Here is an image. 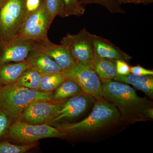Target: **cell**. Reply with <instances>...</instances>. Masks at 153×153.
<instances>
[{
    "label": "cell",
    "instance_id": "28",
    "mask_svg": "<svg viewBox=\"0 0 153 153\" xmlns=\"http://www.w3.org/2000/svg\"><path fill=\"white\" fill-rule=\"evenodd\" d=\"M41 3L40 0H26V7L28 14L38 10Z\"/></svg>",
    "mask_w": 153,
    "mask_h": 153
},
{
    "label": "cell",
    "instance_id": "19",
    "mask_svg": "<svg viewBox=\"0 0 153 153\" xmlns=\"http://www.w3.org/2000/svg\"><path fill=\"white\" fill-rule=\"evenodd\" d=\"M42 75L38 70L30 66L15 83L19 86L38 91Z\"/></svg>",
    "mask_w": 153,
    "mask_h": 153
},
{
    "label": "cell",
    "instance_id": "10",
    "mask_svg": "<svg viewBox=\"0 0 153 153\" xmlns=\"http://www.w3.org/2000/svg\"><path fill=\"white\" fill-rule=\"evenodd\" d=\"M50 101H37L25 109L22 115L28 123L41 124L50 121L60 110L62 103H53Z\"/></svg>",
    "mask_w": 153,
    "mask_h": 153
},
{
    "label": "cell",
    "instance_id": "23",
    "mask_svg": "<svg viewBox=\"0 0 153 153\" xmlns=\"http://www.w3.org/2000/svg\"><path fill=\"white\" fill-rule=\"evenodd\" d=\"M64 3L63 18L69 16H80L85 13V9L79 0H63Z\"/></svg>",
    "mask_w": 153,
    "mask_h": 153
},
{
    "label": "cell",
    "instance_id": "18",
    "mask_svg": "<svg viewBox=\"0 0 153 153\" xmlns=\"http://www.w3.org/2000/svg\"><path fill=\"white\" fill-rule=\"evenodd\" d=\"M91 63L101 80L113 79L117 74L116 60L94 56Z\"/></svg>",
    "mask_w": 153,
    "mask_h": 153
},
{
    "label": "cell",
    "instance_id": "21",
    "mask_svg": "<svg viewBox=\"0 0 153 153\" xmlns=\"http://www.w3.org/2000/svg\"><path fill=\"white\" fill-rule=\"evenodd\" d=\"M82 5L94 4L102 6L111 14L125 13V11L122 8L121 4L117 0H79Z\"/></svg>",
    "mask_w": 153,
    "mask_h": 153
},
{
    "label": "cell",
    "instance_id": "26",
    "mask_svg": "<svg viewBox=\"0 0 153 153\" xmlns=\"http://www.w3.org/2000/svg\"><path fill=\"white\" fill-rule=\"evenodd\" d=\"M9 117L6 113L0 109V137L2 136L8 128Z\"/></svg>",
    "mask_w": 153,
    "mask_h": 153
},
{
    "label": "cell",
    "instance_id": "17",
    "mask_svg": "<svg viewBox=\"0 0 153 153\" xmlns=\"http://www.w3.org/2000/svg\"><path fill=\"white\" fill-rule=\"evenodd\" d=\"M83 93L82 88L76 82L69 78L63 82L52 93V100L61 101Z\"/></svg>",
    "mask_w": 153,
    "mask_h": 153
},
{
    "label": "cell",
    "instance_id": "5",
    "mask_svg": "<svg viewBox=\"0 0 153 153\" xmlns=\"http://www.w3.org/2000/svg\"><path fill=\"white\" fill-rule=\"evenodd\" d=\"M63 73L65 78L76 82L81 88L83 93L95 99L103 98L102 82L94 68L91 62L75 63Z\"/></svg>",
    "mask_w": 153,
    "mask_h": 153
},
{
    "label": "cell",
    "instance_id": "31",
    "mask_svg": "<svg viewBox=\"0 0 153 153\" xmlns=\"http://www.w3.org/2000/svg\"><path fill=\"white\" fill-rule=\"evenodd\" d=\"M117 1H118L121 4H122L123 0H117Z\"/></svg>",
    "mask_w": 153,
    "mask_h": 153
},
{
    "label": "cell",
    "instance_id": "8",
    "mask_svg": "<svg viewBox=\"0 0 153 153\" xmlns=\"http://www.w3.org/2000/svg\"><path fill=\"white\" fill-rule=\"evenodd\" d=\"M60 44L68 49L75 63H91L94 57L91 34L85 28L76 34L67 33Z\"/></svg>",
    "mask_w": 153,
    "mask_h": 153
},
{
    "label": "cell",
    "instance_id": "2",
    "mask_svg": "<svg viewBox=\"0 0 153 153\" xmlns=\"http://www.w3.org/2000/svg\"><path fill=\"white\" fill-rule=\"evenodd\" d=\"M52 92L33 90L16 83L0 87V109L10 117L17 119L25 109L37 101H51Z\"/></svg>",
    "mask_w": 153,
    "mask_h": 153
},
{
    "label": "cell",
    "instance_id": "15",
    "mask_svg": "<svg viewBox=\"0 0 153 153\" xmlns=\"http://www.w3.org/2000/svg\"><path fill=\"white\" fill-rule=\"evenodd\" d=\"M30 67L27 60L18 63H0V87L16 82Z\"/></svg>",
    "mask_w": 153,
    "mask_h": 153
},
{
    "label": "cell",
    "instance_id": "25",
    "mask_svg": "<svg viewBox=\"0 0 153 153\" xmlns=\"http://www.w3.org/2000/svg\"><path fill=\"white\" fill-rule=\"evenodd\" d=\"M127 62L123 60H116V67L117 74L126 75L130 73V66Z\"/></svg>",
    "mask_w": 153,
    "mask_h": 153
},
{
    "label": "cell",
    "instance_id": "9",
    "mask_svg": "<svg viewBox=\"0 0 153 153\" xmlns=\"http://www.w3.org/2000/svg\"><path fill=\"white\" fill-rule=\"evenodd\" d=\"M36 42L18 37L8 42H0V63L25 61Z\"/></svg>",
    "mask_w": 153,
    "mask_h": 153
},
{
    "label": "cell",
    "instance_id": "3",
    "mask_svg": "<svg viewBox=\"0 0 153 153\" xmlns=\"http://www.w3.org/2000/svg\"><path fill=\"white\" fill-rule=\"evenodd\" d=\"M95 100L92 111L86 118L79 122L61 125L58 128L65 134L90 133L117 122L121 117L117 108L104 98Z\"/></svg>",
    "mask_w": 153,
    "mask_h": 153
},
{
    "label": "cell",
    "instance_id": "30",
    "mask_svg": "<svg viewBox=\"0 0 153 153\" xmlns=\"http://www.w3.org/2000/svg\"><path fill=\"white\" fill-rule=\"evenodd\" d=\"M7 0H0V8L3 6V5L7 1Z\"/></svg>",
    "mask_w": 153,
    "mask_h": 153
},
{
    "label": "cell",
    "instance_id": "29",
    "mask_svg": "<svg viewBox=\"0 0 153 153\" xmlns=\"http://www.w3.org/2000/svg\"><path fill=\"white\" fill-rule=\"evenodd\" d=\"M153 0H123V3L128 4L131 3L134 4H149L152 3Z\"/></svg>",
    "mask_w": 153,
    "mask_h": 153
},
{
    "label": "cell",
    "instance_id": "13",
    "mask_svg": "<svg viewBox=\"0 0 153 153\" xmlns=\"http://www.w3.org/2000/svg\"><path fill=\"white\" fill-rule=\"evenodd\" d=\"M94 56L115 60H121L128 62L132 57L108 39L91 34Z\"/></svg>",
    "mask_w": 153,
    "mask_h": 153
},
{
    "label": "cell",
    "instance_id": "12",
    "mask_svg": "<svg viewBox=\"0 0 153 153\" xmlns=\"http://www.w3.org/2000/svg\"><path fill=\"white\" fill-rule=\"evenodd\" d=\"M26 60L31 67L43 75L63 72L58 64L40 48L38 42L30 50Z\"/></svg>",
    "mask_w": 153,
    "mask_h": 153
},
{
    "label": "cell",
    "instance_id": "27",
    "mask_svg": "<svg viewBox=\"0 0 153 153\" xmlns=\"http://www.w3.org/2000/svg\"><path fill=\"white\" fill-rule=\"evenodd\" d=\"M130 72L134 75L139 76H147V75H153L152 70L147 69L143 68L140 65L130 66Z\"/></svg>",
    "mask_w": 153,
    "mask_h": 153
},
{
    "label": "cell",
    "instance_id": "6",
    "mask_svg": "<svg viewBox=\"0 0 153 153\" xmlns=\"http://www.w3.org/2000/svg\"><path fill=\"white\" fill-rule=\"evenodd\" d=\"M9 134L17 142L31 143L41 139L60 137L66 134L59 128L46 124H33L18 120L10 127Z\"/></svg>",
    "mask_w": 153,
    "mask_h": 153
},
{
    "label": "cell",
    "instance_id": "24",
    "mask_svg": "<svg viewBox=\"0 0 153 153\" xmlns=\"http://www.w3.org/2000/svg\"><path fill=\"white\" fill-rule=\"evenodd\" d=\"M37 144L31 143L28 145L18 146L12 144L7 142H0V153H23L26 152L33 148Z\"/></svg>",
    "mask_w": 153,
    "mask_h": 153
},
{
    "label": "cell",
    "instance_id": "14",
    "mask_svg": "<svg viewBox=\"0 0 153 153\" xmlns=\"http://www.w3.org/2000/svg\"><path fill=\"white\" fill-rule=\"evenodd\" d=\"M38 44L40 48L58 64L63 71L68 70L75 64L70 52L62 44H54L49 39L44 43Z\"/></svg>",
    "mask_w": 153,
    "mask_h": 153
},
{
    "label": "cell",
    "instance_id": "4",
    "mask_svg": "<svg viewBox=\"0 0 153 153\" xmlns=\"http://www.w3.org/2000/svg\"><path fill=\"white\" fill-rule=\"evenodd\" d=\"M26 0H7L0 8V42L19 36L28 15Z\"/></svg>",
    "mask_w": 153,
    "mask_h": 153
},
{
    "label": "cell",
    "instance_id": "16",
    "mask_svg": "<svg viewBox=\"0 0 153 153\" xmlns=\"http://www.w3.org/2000/svg\"><path fill=\"white\" fill-rule=\"evenodd\" d=\"M113 80L131 85L151 98L153 97V75L139 76L130 73L126 75L117 74Z\"/></svg>",
    "mask_w": 153,
    "mask_h": 153
},
{
    "label": "cell",
    "instance_id": "7",
    "mask_svg": "<svg viewBox=\"0 0 153 153\" xmlns=\"http://www.w3.org/2000/svg\"><path fill=\"white\" fill-rule=\"evenodd\" d=\"M51 24L43 1L38 10L28 14L18 37L44 43L49 40L47 34Z\"/></svg>",
    "mask_w": 153,
    "mask_h": 153
},
{
    "label": "cell",
    "instance_id": "20",
    "mask_svg": "<svg viewBox=\"0 0 153 153\" xmlns=\"http://www.w3.org/2000/svg\"><path fill=\"white\" fill-rule=\"evenodd\" d=\"M65 78L63 72L42 75L38 91L43 92H53Z\"/></svg>",
    "mask_w": 153,
    "mask_h": 153
},
{
    "label": "cell",
    "instance_id": "22",
    "mask_svg": "<svg viewBox=\"0 0 153 153\" xmlns=\"http://www.w3.org/2000/svg\"><path fill=\"white\" fill-rule=\"evenodd\" d=\"M43 1L51 24H52L53 20L57 16L63 18L64 3L63 0Z\"/></svg>",
    "mask_w": 153,
    "mask_h": 153
},
{
    "label": "cell",
    "instance_id": "11",
    "mask_svg": "<svg viewBox=\"0 0 153 153\" xmlns=\"http://www.w3.org/2000/svg\"><path fill=\"white\" fill-rule=\"evenodd\" d=\"M92 98L90 96L82 93L66 100L62 103L60 110L50 122L57 123L77 117L85 112Z\"/></svg>",
    "mask_w": 153,
    "mask_h": 153
},
{
    "label": "cell",
    "instance_id": "1",
    "mask_svg": "<svg viewBox=\"0 0 153 153\" xmlns=\"http://www.w3.org/2000/svg\"><path fill=\"white\" fill-rule=\"evenodd\" d=\"M103 98L118 110L121 117L131 123L148 120L146 111L152 104L140 97L128 84L113 79L101 80Z\"/></svg>",
    "mask_w": 153,
    "mask_h": 153
}]
</instances>
